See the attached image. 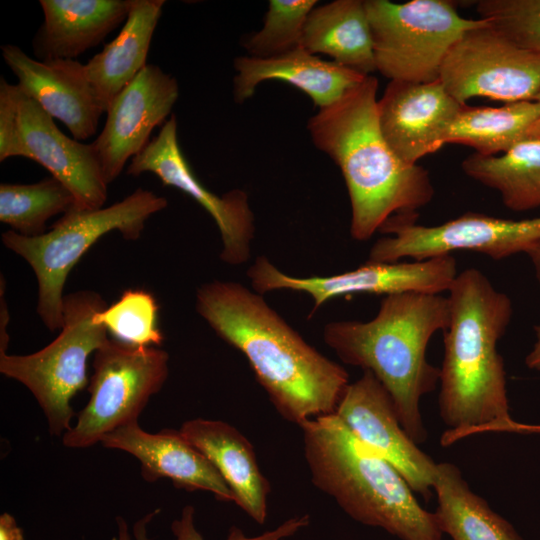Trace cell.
Here are the masks:
<instances>
[{"mask_svg":"<svg viewBox=\"0 0 540 540\" xmlns=\"http://www.w3.org/2000/svg\"><path fill=\"white\" fill-rule=\"evenodd\" d=\"M195 308L245 356L284 419L300 425L336 412L350 383L348 372L307 343L263 295L239 282L214 280L198 287Z\"/></svg>","mask_w":540,"mask_h":540,"instance_id":"6da1fadb","label":"cell"},{"mask_svg":"<svg viewBox=\"0 0 540 540\" xmlns=\"http://www.w3.org/2000/svg\"><path fill=\"white\" fill-rule=\"evenodd\" d=\"M450 321L443 332L439 415L448 447L481 433H540V425L510 414L504 361L497 345L513 314L512 301L477 268L458 272L447 291Z\"/></svg>","mask_w":540,"mask_h":540,"instance_id":"7a4b0ae2","label":"cell"},{"mask_svg":"<svg viewBox=\"0 0 540 540\" xmlns=\"http://www.w3.org/2000/svg\"><path fill=\"white\" fill-rule=\"evenodd\" d=\"M378 79L366 76L308 121L317 149L339 167L351 206L350 234L370 239L394 215H417L435 194L429 172L401 161L378 121Z\"/></svg>","mask_w":540,"mask_h":540,"instance_id":"3957f363","label":"cell"},{"mask_svg":"<svg viewBox=\"0 0 540 540\" xmlns=\"http://www.w3.org/2000/svg\"><path fill=\"white\" fill-rule=\"evenodd\" d=\"M449 321L447 296L406 291L385 295L369 321L327 323L323 339L343 363L373 373L390 395L403 429L421 444L427 430L420 400L436 389L440 375V368L427 360V346Z\"/></svg>","mask_w":540,"mask_h":540,"instance_id":"277c9868","label":"cell"},{"mask_svg":"<svg viewBox=\"0 0 540 540\" xmlns=\"http://www.w3.org/2000/svg\"><path fill=\"white\" fill-rule=\"evenodd\" d=\"M311 481L354 520L401 540H442L403 476L334 413L299 425Z\"/></svg>","mask_w":540,"mask_h":540,"instance_id":"5b68a950","label":"cell"},{"mask_svg":"<svg viewBox=\"0 0 540 540\" xmlns=\"http://www.w3.org/2000/svg\"><path fill=\"white\" fill-rule=\"evenodd\" d=\"M167 205L165 197L137 188L108 207L73 208L40 236L26 237L12 230L2 233L3 245L22 257L36 276V311L50 331L61 329L63 325L64 286L71 270L88 249L115 230L126 240H137L146 221Z\"/></svg>","mask_w":540,"mask_h":540,"instance_id":"8992f818","label":"cell"},{"mask_svg":"<svg viewBox=\"0 0 540 540\" xmlns=\"http://www.w3.org/2000/svg\"><path fill=\"white\" fill-rule=\"evenodd\" d=\"M106 307L95 291L69 293L64 296L61 331L51 343L28 355L0 352V372L30 390L52 435L71 428L70 401L89 383L88 358L109 339L106 329L94 320Z\"/></svg>","mask_w":540,"mask_h":540,"instance_id":"52a82bcc","label":"cell"},{"mask_svg":"<svg viewBox=\"0 0 540 540\" xmlns=\"http://www.w3.org/2000/svg\"><path fill=\"white\" fill-rule=\"evenodd\" d=\"M376 69L390 81L439 79L443 61L458 39L485 23L459 15L448 0L364 1Z\"/></svg>","mask_w":540,"mask_h":540,"instance_id":"ba28073f","label":"cell"},{"mask_svg":"<svg viewBox=\"0 0 540 540\" xmlns=\"http://www.w3.org/2000/svg\"><path fill=\"white\" fill-rule=\"evenodd\" d=\"M53 119L17 84L0 78V161L31 159L71 191L75 209L102 208L108 183L92 144L68 137Z\"/></svg>","mask_w":540,"mask_h":540,"instance_id":"9c48e42d","label":"cell"},{"mask_svg":"<svg viewBox=\"0 0 540 540\" xmlns=\"http://www.w3.org/2000/svg\"><path fill=\"white\" fill-rule=\"evenodd\" d=\"M168 353L109 338L94 352L90 398L63 436L68 448H87L114 430L138 422L149 399L168 377Z\"/></svg>","mask_w":540,"mask_h":540,"instance_id":"30bf717a","label":"cell"},{"mask_svg":"<svg viewBox=\"0 0 540 540\" xmlns=\"http://www.w3.org/2000/svg\"><path fill=\"white\" fill-rule=\"evenodd\" d=\"M416 218H389L379 229L384 236L371 247L367 262L426 260L459 250L474 251L497 261L525 253L540 240V217L510 220L467 212L435 226L418 224Z\"/></svg>","mask_w":540,"mask_h":540,"instance_id":"8fae6325","label":"cell"},{"mask_svg":"<svg viewBox=\"0 0 540 540\" xmlns=\"http://www.w3.org/2000/svg\"><path fill=\"white\" fill-rule=\"evenodd\" d=\"M439 80L461 104L478 96L506 103L535 101L540 51L517 45L485 20L451 47Z\"/></svg>","mask_w":540,"mask_h":540,"instance_id":"7c38bea8","label":"cell"},{"mask_svg":"<svg viewBox=\"0 0 540 540\" xmlns=\"http://www.w3.org/2000/svg\"><path fill=\"white\" fill-rule=\"evenodd\" d=\"M457 274V261L453 255L393 263L366 262L344 273L310 277L288 275L267 257L258 256L247 270L252 290L261 295L274 290L310 295L313 300L310 316L327 301L339 296H385L406 291L442 294L449 290Z\"/></svg>","mask_w":540,"mask_h":540,"instance_id":"4fadbf2b","label":"cell"},{"mask_svg":"<svg viewBox=\"0 0 540 540\" xmlns=\"http://www.w3.org/2000/svg\"><path fill=\"white\" fill-rule=\"evenodd\" d=\"M156 175L165 186L174 187L193 198L215 221L222 242L220 259L236 266L247 262L255 235V219L244 190L232 189L222 196L210 191L197 178L179 145L174 114L158 135L131 159L126 173Z\"/></svg>","mask_w":540,"mask_h":540,"instance_id":"5bb4252c","label":"cell"},{"mask_svg":"<svg viewBox=\"0 0 540 540\" xmlns=\"http://www.w3.org/2000/svg\"><path fill=\"white\" fill-rule=\"evenodd\" d=\"M335 414L365 445L388 461L410 488L429 499L437 463L403 429L390 395L372 372L347 386Z\"/></svg>","mask_w":540,"mask_h":540,"instance_id":"9a60e30c","label":"cell"},{"mask_svg":"<svg viewBox=\"0 0 540 540\" xmlns=\"http://www.w3.org/2000/svg\"><path fill=\"white\" fill-rule=\"evenodd\" d=\"M178 97L176 78L147 64L113 99L102 130L91 143L108 184L149 144L151 132L167 121Z\"/></svg>","mask_w":540,"mask_h":540,"instance_id":"2e32d148","label":"cell"},{"mask_svg":"<svg viewBox=\"0 0 540 540\" xmlns=\"http://www.w3.org/2000/svg\"><path fill=\"white\" fill-rule=\"evenodd\" d=\"M463 104L440 80L427 83L390 81L377 102L381 132L398 158L407 165L446 144V135Z\"/></svg>","mask_w":540,"mask_h":540,"instance_id":"e0dca14e","label":"cell"},{"mask_svg":"<svg viewBox=\"0 0 540 540\" xmlns=\"http://www.w3.org/2000/svg\"><path fill=\"white\" fill-rule=\"evenodd\" d=\"M1 54L18 79L17 85L52 118L60 120L73 139L82 142L96 133L104 111L85 64L75 59L40 61L12 44L2 45Z\"/></svg>","mask_w":540,"mask_h":540,"instance_id":"ac0fdd59","label":"cell"},{"mask_svg":"<svg viewBox=\"0 0 540 540\" xmlns=\"http://www.w3.org/2000/svg\"><path fill=\"white\" fill-rule=\"evenodd\" d=\"M101 443L137 458L141 476L148 482L169 479L177 488L207 491L218 500L235 503L233 492L216 467L179 430L149 433L134 422L107 434Z\"/></svg>","mask_w":540,"mask_h":540,"instance_id":"d6986e66","label":"cell"},{"mask_svg":"<svg viewBox=\"0 0 540 540\" xmlns=\"http://www.w3.org/2000/svg\"><path fill=\"white\" fill-rule=\"evenodd\" d=\"M234 68L233 95L237 103L250 98L260 83L280 80L298 88L322 108L366 77L334 61L323 60L301 46L270 58L240 56L235 58Z\"/></svg>","mask_w":540,"mask_h":540,"instance_id":"ffe728a7","label":"cell"},{"mask_svg":"<svg viewBox=\"0 0 540 540\" xmlns=\"http://www.w3.org/2000/svg\"><path fill=\"white\" fill-rule=\"evenodd\" d=\"M179 432L216 467L233 492L235 504L263 524L270 483L258 466L249 440L226 422L202 418L184 422Z\"/></svg>","mask_w":540,"mask_h":540,"instance_id":"44dd1931","label":"cell"},{"mask_svg":"<svg viewBox=\"0 0 540 540\" xmlns=\"http://www.w3.org/2000/svg\"><path fill=\"white\" fill-rule=\"evenodd\" d=\"M44 20L32 47L37 60L75 59L126 20L132 0H40Z\"/></svg>","mask_w":540,"mask_h":540,"instance_id":"7402d4cb","label":"cell"},{"mask_svg":"<svg viewBox=\"0 0 540 540\" xmlns=\"http://www.w3.org/2000/svg\"><path fill=\"white\" fill-rule=\"evenodd\" d=\"M164 4L163 0H132L119 34L85 64L87 78L104 112L147 65L151 40Z\"/></svg>","mask_w":540,"mask_h":540,"instance_id":"603a6c76","label":"cell"},{"mask_svg":"<svg viewBox=\"0 0 540 540\" xmlns=\"http://www.w3.org/2000/svg\"><path fill=\"white\" fill-rule=\"evenodd\" d=\"M301 47L314 55H328L332 61L362 75L377 71L362 0H336L315 6L306 19Z\"/></svg>","mask_w":540,"mask_h":540,"instance_id":"cb8c5ba5","label":"cell"},{"mask_svg":"<svg viewBox=\"0 0 540 540\" xmlns=\"http://www.w3.org/2000/svg\"><path fill=\"white\" fill-rule=\"evenodd\" d=\"M536 138H540V105L536 101H519L501 107L463 104L445 142L469 146L483 156H495Z\"/></svg>","mask_w":540,"mask_h":540,"instance_id":"d4e9b609","label":"cell"},{"mask_svg":"<svg viewBox=\"0 0 540 540\" xmlns=\"http://www.w3.org/2000/svg\"><path fill=\"white\" fill-rule=\"evenodd\" d=\"M433 489L437 523L453 540H523L509 521L470 489L456 465L437 463Z\"/></svg>","mask_w":540,"mask_h":540,"instance_id":"484cf974","label":"cell"},{"mask_svg":"<svg viewBox=\"0 0 540 540\" xmlns=\"http://www.w3.org/2000/svg\"><path fill=\"white\" fill-rule=\"evenodd\" d=\"M461 168L468 177L497 191L508 209L540 208V138L522 142L501 156L474 152Z\"/></svg>","mask_w":540,"mask_h":540,"instance_id":"4316f807","label":"cell"},{"mask_svg":"<svg viewBox=\"0 0 540 540\" xmlns=\"http://www.w3.org/2000/svg\"><path fill=\"white\" fill-rule=\"evenodd\" d=\"M74 207L71 191L52 176L32 184L0 185V221L22 236L46 233L50 218Z\"/></svg>","mask_w":540,"mask_h":540,"instance_id":"83f0119b","label":"cell"},{"mask_svg":"<svg viewBox=\"0 0 540 540\" xmlns=\"http://www.w3.org/2000/svg\"><path fill=\"white\" fill-rule=\"evenodd\" d=\"M155 297L142 289H127L120 298L99 311L94 320L112 339L139 347H159L164 339L158 322Z\"/></svg>","mask_w":540,"mask_h":540,"instance_id":"f1b7e54d","label":"cell"},{"mask_svg":"<svg viewBox=\"0 0 540 540\" xmlns=\"http://www.w3.org/2000/svg\"><path fill=\"white\" fill-rule=\"evenodd\" d=\"M316 0H271L263 27L247 36L243 46L248 56L270 58L301 46L306 19Z\"/></svg>","mask_w":540,"mask_h":540,"instance_id":"f546056e","label":"cell"},{"mask_svg":"<svg viewBox=\"0 0 540 540\" xmlns=\"http://www.w3.org/2000/svg\"><path fill=\"white\" fill-rule=\"evenodd\" d=\"M476 9L517 45L540 51V0H480Z\"/></svg>","mask_w":540,"mask_h":540,"instance_id":"4dcf8cb0","label":"cell"},{"mask_svg":"<svg viewBox=\"0 0 540 540\" xmlns=\"http://www.w3.org/2000/svg\"><path fill=\"white\" fill-rule=\"evenodd\" d=\"M157 513L152 512L145 518L138 521L134 526L135 540H148L146 524ZM310 522L309 515L296 516L283 522L273 530L266 531L258 536L249 537L238 527H232L226 540H283L306 527ZM119 536L117 540H132L125 522L118 519ZM175 535V540H204L202 535L196 530L194 525V508L187 505L183 508L179 519L173 521L171 526ZM116 540V539H113Z\"/></svg>","mask_w":540,"mask_h":540,"instance_id":"1f68e13d","label":"cell"},{"mask_svg":"<svg viewBox=\"0 0 540 540\" xmlns=\"http://www.w3.org/2000/svg\"><path fill=\"white\" fill-rule=\"evenodd\" d=\"M0 540H24L21 529L8 513H4L0 517Z\"/></svg>","mask_w":540,"mask_h":540,"instance_id":"d6a6232c","label":"cell"},{"mask_svg":"<svg viewBox=\"0 0 540 540\" xmlns=\"http://www.w3.org/2000/svg\"><path fill=\"white\" fill-rule=\"evenodd\" d=\"M4 285L5 284H3V277H1L0 352H6L7 346L9 343V337L7 335V326H8V321L10 320V317H9L8 308L6 305V300L5 298L3 299Z\"/></svg>","mask_w":540,"mask_h":540,"instance_id":"836d02e7","label":"cell"},{"mask_svg":"<svg viewBox=\"0 0 540 540\" xmlns=\"http://www.w3.org/2000/svg\"><path fill=\"white\" fill-rule=\"evenodd\" d=\"M536 341L533 348L525 358V364L529 369L540 370V324L534 326Z\"/></svg>","mask_w":540,"mask_h":540,"instance_id":"e575fe53","label":"cell"},{"mask_svg":"<svg viewBox=\"0 0 540 540\" xmlns=\"http://www.w3.org/2000/svg\"><path fill=\"white\" fill-rule=\"evenodd\" d=\"M525 254H527L533 266L535 277L540 290V240L530 246L525 252Z\"/></svg>","mask_w":540,"mask_h":540,"instance_id":"d590c367","label":"cell"},{"mask_svg":"<svg viewBox=\"0 0 540 540\" xmlns=\"http://www.w3.org/2000/svg\"><path fill=\"white\" fill-rule=\"evenodd\" d=\"M535 101H536V102H538V103H539V105H540V92H539V94H538V96H537V98H536V100H535Z\"/></svg>","mask_w":540,"mask_h":540,"instance_id":"8d00e7d4","label":"cell"}]
</instances>
